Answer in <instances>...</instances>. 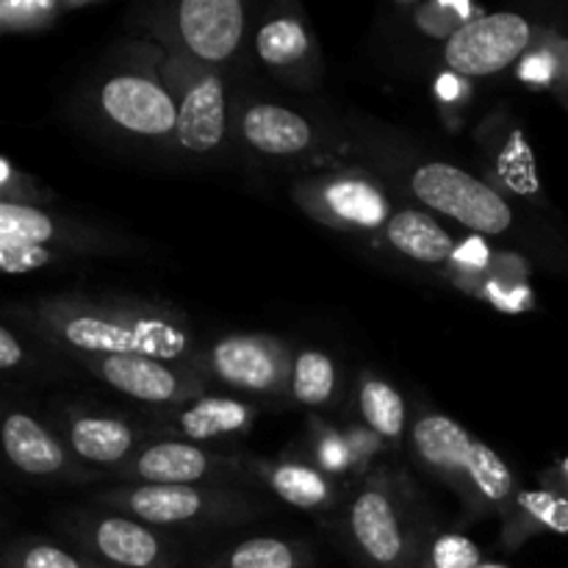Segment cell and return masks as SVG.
<instances>
[{
  "label": "cell",
  "instance_id": "6da1fadb",
  "mask_svg": "<svg viewBox=\"0 0 568 568\" xmlns=\"http://www.w3.org/2000/svg\"><path fill=\"white\" fill-rule=\"evenodd\" d=\"M44 322L61 344L81 355H148L183 361L192 349V333L181 316L155 308H122L98 303H55L42 308Z\"/></svg>",
  "mask_w": 568,
  "mask_h": 568
},
{
  "label": "cell",
  "instance_id": "7a4b0ae2",
  "mask_svg": "<svg viewBox=\"0 0 568 568\" xmlns=\"http://www.w3.org/2000/svg\"><path fill=\"white\" fill-rule=\"evenodd\" d=\"M414 447L427 469L453 486L469 488L483 503L503 505L514 497L516 480L508 464L449 416H422L414 427Z\"/></svg>",
  "mask_w": 568,
  "mask_h": 568
},
{
  "label": "cell",
  "instance_id": "3957f363",
  "mask_svg": "<svg viewBox=\"0 0 568 568\" xmlns=\"http://www.w3.org/2000/svg\"><path fill=\"white\" fill-rule=\"evenodd\" d=\"M410 189L427 209L453 216L469 231L486 233V236H499L514 222L510 205L488 183L444 161L422 164L410 178Z\"/></svg>",
  "mask_w": 568,
  "mask_h": 568
},
{
  "label": "cell",
  "instance_id": "277c9868",
  "mask_svg": "<svg viewBox=\"0 0 568 568\" xmlns=\"http://www.w3.org/2000/svg\"><path fill=\"white\" fill-rule=\"evenodd\" d=\"M530 22L510 11L483 14L466 22L444 44V64L455 75L486 78L503 72L530 48Z\"/></svg>",
  "mask_w": 568,
  "mask_h": 568
},
{
  "label": "cell",
  "instance_id": "5b68a950",
  "mask_svg": "<svg viewBox=\"0 0 568 568\" xmlns=\"http://www.w3.org/2000/svg\"><path fill=\"white\" fill-rule=\"evenodd\" d=\"M100 109L114 125L136 136L161 139L175 133L178 105L159 81L148 75H114L100 87Z\"/></svg>",
  "mask_w": 568,
  "mask_h": 568
},
{
  "label": "cell",
  "instance_id": "8992f818",
  "mask_svg": "<svg viewBox=\"0 0 568 568\" xmlns=\"http://www.w3.org/2000/svg\"><path fill=\"white\" fill-rule=\"evenodd\" d=\"M81 544L100 568H175V555L148 525L125 516L87 521Z\"/></svg>",
  "mask_w": 568,
  "mask_h": 568
},
{
  "label": "cell",
  "instance_id": "52a82bcc",
  "mask_svg": "<svg viewBox=\"0 0 568 568\" xmlns=\"http://www.w3.org/2000/svg\"><path fill=\"white\" fill-rule=\"evenodd\" d=\"M247 14L239 0H183L178 31L189 53L209 64L231 59L244 37Z\"/></svg>",
  "mask_w": 568,
  "mask_h": 568
},
{
  "label": "cell",
  "instance_id": "ba28073f",
  "mask_svg": "<svg viewBox=\"0 0 568 568\" xmlns=\"http://www.w3.org/2000/svg\"><path fill=\"white\" fill-rule=\"evenodd\" d=\"M211 369L222 383L242 392H275L286 383L283 349L266 336H227L211 349Z\"/></svg>",
  "mask_w": 568,
  "mask_h": 568
},
{
  "label": "cell",
  "instance_id": "9c48e42d",
  "mask_svg": "<svg viewBox=\"0 0 568 568\" xmlns=\"http://www.w3.org/2000/svg\"><path fill=\"white\" fill-rule=\"evenodd\" d=\"M109 503L153 527L192 525L225 514V499L197 486H136L116 494Z\"/></svg>",
  "mask_w": 568,
  "mask_h": 568
},
{
  "label": "cell",
  "instance_id": "30bf717a",
  "mask_svg": "<svg viewBox=\"0 0 568 568\" xmlns=\"http://www.w3.org/2000/svg\"><path fill=\"white\" fill-rule=\"evenodd\" d=\"M349 532L369 566L399 568L408 558L397 508L383 486H369L355 497L349 508Z\"/></svg>",
  "mask_w": 568,
  "mask_h": 568
},
{
  "label": "cell",
  "instance_id": "8fae6325",
  "mask_svg": "<svg viewBox=\"0 0 568 568\" xmlns=\"http://www.w3.org/2000/svg\"><path fill=\"white\" fill-rule=\"evenodd\" d=\"M94 369L109 386L139 403L166 405L178 403L189 392L186 377L172 369L166 361L148 358V355H109L94 358Z\"/></svg>",
  "mask_w": 568,
  "mask_h": 568
},
{
  "label": "cell",
  "instance_id": "7c38bea8",
  "mask_svg": "<svg viewBox=\"0 0 568 568\" xmlns=\"http://www.w3.org/2000/svg\"><path fill=\"white\" fill-rule=\"evenodd\" d=\"M227 100L225 83L214 72H203L183 89V100L178 105L175 139L181 148L192 153H211L225 136Z\"/></svg>",
  "mask_w": 568,
  "mask_h": 568
},
{
  "label": "cell",
  "instance_id": "4fadbf2b",
  "mask_svg": "<svg viewBox=\"0 0 568 568\" xmlns=\"http://www.w3.org/2000/svg\"><path fill=\"white\" fill-rule=\"evenodd\" d=\"M222 469L225 464L220 458L183 442L150 444L131 464V475L139 477L142 486H194Z\"/></svg>",
  "mask_w": 568,
  "mask_h": 568
},
{
  "label": "cell",
  "instance_id": "5bb4252c",
  "mask_svg": "<svg viewBox=\"0 0 568 568\" xmlns=\"http://www.w3.org/2000/svg\"><path fill=\"white\" fill-rule=\"evenodd\" d=\"M242 133L266 155H297L314 139V131L297 111L275 103L250 105L242 116Z\"/></svg>",
  "mask_w": 568,
  "mask_h": 568
},
{
  "label": "cell",
  "instance_id": "9a60e30c",
  "mask_svg": "<svg viewBox=\"0 0 568 568\" xmlns=\"http://www.w3.org/2000/svg\"><path fill=\"white\" fill-rule=\"evenodd\" d=\"M3 449L17 469L33 477L59 475L67 466L61 444L26 414H9L3 425Z\"/></svg>",
  "mask_w": 568,
  "mask_h": 568
},
{
  "label": "cell",
  "instance_id": "2e32d148",
  "mask_svg": "<svg viewBox=\"0 0 568 568\" xmlns=\"http://www.w3.org/2000/svg\"><path fill=\"white\" fill-rule=\"evenodd\" d=\"M327 214L338 222H347L355 227H381L388 225V200L375 183L366 178L344 175L336 181H327L320 194Z\"/></svg>",
  "mask_w": 568,
  "mask_h": 568
},
{
  "label": "cell",
  "instance_id": "e0dca14e",
  "mask_svg": "<svg viewBox=\"0 0 568 568\" xmlns=\"http://www.w3.org/2000/svg\"><path fill=\"white\" fill-rule=\"evenodd\" d=\"M388 242L408 258L422 264H444L455 253V242L444 225L422 211H399L386 225Z\"/></svg>",
  "mask_w": 568,
  "mask_h": 568
},
{
  "label": "cell",
  "instance_id": "ac0fdd59",
  "mask_svg": "<svg viewBox=\"0 0 568 568\" xmlns=\"http://www.w3.org/2000/svg\"><path fill=\"white\" fill-rule=\"evenodd\" d=\"M70 444L89 464L114 466L136 447V433L114 416H81L70 427Z\"/></svg>",
  "mask_w": 568,
  "mask_h": 568
},
{
  "label": "cell",
  "instance_id": "d6986e66",
  "mask_svg": "<svg viewBox=\"0 0 568 568\" xmlns=\"http://www.w3.org/2000/svg\"><path fill=\"white\" fill-rule=\"evenodd\" d=\"M253 425V408L239 399L205 397L178 416V427L192 442H211V438L242 433Z\"/></svg>",
  "mask_w": 568,
  "mask_h": 568
},
{
  "label": "cell",
  "instance_id": "ffe728a7",
  "mask_svg": "<svg viewBox=\"0 0 568 568\" xmlns=\"http://www.w3.org/2000/svg\"><path fill=\"white\" fill-rule=\"evenodd\" d=\"M308 555L303 547L281 538H250L205 568H305Z\"/></svg>",
  "mask_w": 568,
  "mask_h": 568
},
{
  "label": "cell",
  "instance_id": "44dd1931",
  "mask_svg": "<svg viewBox=\"0 0 568 568\" xmlns=\"http://www.w3.org/2000/svg\"><path fill=\"white\" fill-rule=\"evenodd\" d=\"M55 225L44 211L3 200L0 205V250L44 247L53 239Z\"/></svg>",
  "mask_w": 568,
  "mask_h": 568
},
{
  "label": "cell",
  "instance_id": "7402d4cb",
  "mask_svg": "<svg viewBox=\"0 0 568 568\" xmlns=\"http://www.w3.org/2000/svg\"><path fill=\"white\" fill-rule=\"evenodd\" d=\"M270 486L283 503L303 510H316L331 503V483L325 475L303 464H281L270 471Z\"/></svg>",
  "mask_w": 568,
  "mask_h": 568
},
{
  "label": "cell",
  "instance_id": "603a6c76",
  "mask_svg": "<svg viewBox=\"0 0 568 568\" xmlns=\"http://www.w3.org/2000/svg\"><path fill=\"white\" fill-rule=\"evenodd\" d=\"M255 50H258L264 64L294 67L308 55L311 39L303 22L294 20V17H277L261 28L258 37H255Z\"/></svg>",
  "mask_w": 568,
  "mask_h": 568
},
{
  "label": "cell",
  "instance_id": "cb8c5ba5",
  "mask_svg": "<svg viewBox=\"0 0 568 568\" xmlns=\"http://www.w3.org/2000/svg\"><path fill=\"white\" fill-rule=\"evenodd\" d=\"M361 414L377 436L397 442L405 430V399L388 383L369 377L361 386Z\"/></svg>",
  "mask_w": 568,
  "mask_h": 568
},
{
  "label": "cell",
  "instance_id": "d4e9b609",
  "mask_svg": "<svg viewBox=\"0 0 568 568\" xmlns=\"http://www.w3.org/2000/svg\"><path fill=\"white\" fill-rule=\"evenodd\" d=\"M336 388V366L320 349L297 355L292 369V394L303 405H325Z\"/></svg>",
  "mask_w": 568,
  "mask_h": 568
},
{
  "label": "cell",
  "instance_id": "484cf974",
  "mask_svg": "<svg viewBox=\"0 0 568 568\" xmlns=\"http://www.w3.org/2000/svg\"><path fill=\"white\" fill-rule=\"evenodd\" d=\"M525 530H549L568 536V499L555 491H525L516 499Z\"/></svg>",
  "mask_w": 568,
  "mask_h": 568
},
{
  "label": "cell",
  "instance_id": "4316f807",
  "mask_svg": "<svg viewBox=\"0 0 568 568\" xmlns=\"http://www.w3.org/2000/svg\"><path fill=\"white\" fill-rule=\"evenodd\" d=\"M6 568H100L98 564H83L67 549L50 547V544H28L14 549L6 558Z\"/></svg>",
  "mask_w": 568,
  "mask_h": 568
},
{
  "label": "cell",
  "instance_id": "83f0119b",
  "mask_svg": "<svg viewBox=\"0 0 568 568\" xmlns=\"http://www.w3.org/2000/svg\"><path fill=\"white\" fill-rule=\"evenodd\" d=\"M480 549L464 536H442L430 552V568H477Z\"/></svg>",
  "mask_w": 568,
  "mask_h": 568
},
{
  "label": "cell",
  "instance_id": "f1b7e54d",
  "mask_svg": "<svg viewBox=\"0 0 568 568\" xmlns=\"http://www.w3.org/2000/svg\"><path fill=\"white\" fill-rule=\"evenodd\" d=\"M55 6L53 3H3L0 6V22L3 28H39L48 26L50 17H53Z\"/></svg>",
  "mask_w": 568,
  "mask_h": 568
},
{
  "label": "cell",
  "instance_id": "f546056e",
  "mask_svg": "<svg viewBox=\"0 0 568 568\" xmlns=\"http://www.w3.org/2000/svg\"><path fill=\"white\" fill-rule=\"evenodd\" d=\"M50 261L48 247H31V250H0V266L9 275H20V272L39 270Z\"/></svg>",
  "mask_w": 568,
  "mask_h": 568
},
{
  "label": "cell",
  "instance_id": "4dcf8cb0",
  "mask_svg": "<svg viewBox=\"0 0 568 568\" xmlns=\"http://www.w3.org/2000/svg\"><path fill=\"white\" fill-rule=\"evenodd\" d=\"M20 361H22V347L17 344L14 333H11L9 327H0V366L9 372V369H14Z\"/></svg>",
  "mask_w": 568,
  "mask_h": 568
},
{
  "label": "cell",
  "instance_id": "1f68e13d",
  "mask_svg": "<svg viewBox=\"0 0 568 568\" xmlns=\"http://www.w3.org/2000/svg\"><path fill=\"white\" fill-rule=\"evenodd\" d=\"M555 480V494H560V497L568 499V458H564L558 464V469L549 475Z\"/></svg>",
  "mask_w": 568,
  "mask_h": 568
}]
</instances>
